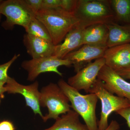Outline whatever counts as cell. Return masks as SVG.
<instances>
[{
    "label": "cell",
    "instance_id": "cell-1",
    "mask_svg": "<svg viewBox=\"0 0 130 130\" xmlns=\"http://www.w3.org/2000/svg\"><path fill=\"white\" fill-rule=\"evenodd\" d=\"M35 17L47 28L55 46L60 44L79 23L74 14L60 8L41 9Z\"/></svg>",
    "mask_w": 130,
    "mask_h": 130
},
{
    "label": "cell",
    "instance_id": "cell-2",
    "mask_svg": "<svg viewBox=\"0 0 130 130\" xmlns=\"http://www.w3.org/2000/svg\"><path fill=\"white\" fill-rule=\"evenodd\" d=\"M73 14L83 29L96 24L115 23L109 0H77Z\"/></svg>",
    "mask_w": 130,
    "mask_h": 130
},
{
    "label": "cell",
    "instance_id": "cell-3",
    "mask_svg": "<svg viewBox=\"0 0 130 130\" xmlns=\"http://www.w3.org/2000/svg\"><path fill=\"white\" fill-rule=\"evenodd\" d=\"M58 85L69 99L71 108L82 117L89 130H98L96 108L98 98L95 94L86 95L70 86L61 79Z\"/></svg>",
    "mask_w": 130,
    "mask_h": 130
},
{
    "label": "cell",
    "instance_id": "cell-4",
    "mask_svg": "<svg viewBox=\"0 0 130 130\" xmlns=\"http://www.w3.org/2000/svg\"><path fill=\"white\" fill-rule=\"evenodd\" d=\"M89 93L97 96L101 103V116L98 123V130H105L108 126V117L112 113L130 107L128 100L114 95L105 88L102 81L97 79Z\"/></svg>",
    "mask_w": 130,
    "mask_h": 130
},
{
    "label": "cell",
    "instance_id": "cell-5",
    "mask_svg": "<svg viewBox=\"0 0 130 130\" xmlns=\"http://www.w3.org/2000/svg\"><path fill=\"white\" fill-rule=\"evenodd\" d=\"M70 101L58 84L50 83L44 86L40 91V106L47 107L48 113L43 117L46 122L50 119L56 120L60 115L71 111Z\"/></svg>",
    "mask_w": 130,
    "mask_h": 130
},
{
    "label": "cell",
    "instance_id": "cell-6",
    "mask_svg": "<svg viewBox=\"0 0 130 130\" xmlns=\"http://www.w3.org/2000/svg\"><path fill=\"white\" fill-rule=\"evenodd\" d=\"M0 14L6 18L3 25L5 28L11 29L18 25L23 27L25 30L35 17V13L24 0L2 1L0 3Z\"/></svg>",
    "mask_w": 130,
    "mask_h": 130
},
{
    "label": "cell",
    "instance_id": "cell-7",
    "mask_svg": "<svg viewBox=\"0 0 130 130\" xmlns=\"http://www.w3.org/2000/svg\"><path fill=\"white\" fill-rule=\"evenodd\" d=\"M72 65L68 60L59 59L52 56L24 61L21 66L28 72L27 80L33 81L43 73L54 72L62 76L63 74L59 71L58 68L61 66L70 67Z\"/></svg>",
    "mask_w": 130,
    "mask_h": 130
},
{
    "label": "cell",
    "instance_id": "cell-8",
    "mask_svg": "<svg viewBox=\"0 0 130 130\" xmlns=\"http://www.w3.org/2000/svg\"><path fill=\"white\" fill-rule=\"evenodd\" d=\"M105 65L104 58L95 60L76 72L75 75L69 78L67 83L78 91L84 90L89 93L97 79L100 70Z\"/></svg>",
    "mask_w": 130,
    "mask_h": 130
},
{
    "label": "cell",
    "instance_id": "cell-9",
    "mask_svg": "<svg viewBox=\"0 0 130 130\" xmlns=\"http://www.w3.org/2000/svg\"><path fill=\"white\" fill-rule=\"evenodd\" d=\"M5 86L6 91L9 94H19L23 95L26 106L30 108L35 115H39L42 118L44 116L40 108V91L38 90V81H35L30 85H24L9 77Z\"/></svg>",
    "mask_w": 130,
    "mask_h": 130
},
{
    "label": "cell",
    "instance_id": "cell-10",
    "mask_svg": "<svg viewBox=\"0 0 130 130\" xmlns=\"http://www.w3.org/2000/svg\"><path fill=\"white\" fill-rule=\"evenodd\" d=\"M98 79L104 83L106 89L112 94L127 99L130 102V83L105 65L100 70Z\"/></svg>",
    "mask_w": 130,
    "mask_h": 130
},
{
    "label": "cell",
    "instance_id": "cell-11",
    "mask_svg": "<svg viewBox=\"0 0 130 130\" xmlns=\"http://www.w3.org/2000/svg\"><path fill=\"white\" fill-rule=\"evenodd\" d=\"M106 47L84 44L80 48L67 55L64 59L70 61L77 72L94 60L103 58Z\"/></svg>",
    "mask_w": 130,
    "mask_h": 130
},
{
    "label": "cell",
    "instance_id": "cell-12",
    "mask_svg": "<svg viewBox=\"0 0 130 130\" xmlns=\"http://www.w3.org/2000/svg\"><path fill=\"white\" fill-rule=\"evenodd\" d=\"M103 58L105 65L115 72L130 69V43L107 48Z\"/></svg>",
    "mask_w": 130,
    "mask_h": 130
},
{
    "label": "cell",
    "instance_id": "cell-13",
    "mask_svg": "<svg viewBox=\"0 0 130 130\" xmlns=\"http://www.w3.org/2000/svg\"><path fill=\"white\" fill-rule=\"evenodd\" d=\"M23 42L27 53L32 59L53 55L55 46L51 42L28 33L24 35Z\"/></svg>",
    "mask_w": 130,
    "mask_h": 130
},
{
    "label": "cell",
    "instance_id": "cell-14",
    "mask_svg": "<svg viewBox=\"0 0 130 130\" xmlns=\"http://www.w3.org/2000/svg\"><path fill=\"white\" fill-rule=\"evenodd\" d=\"M78 24L67 34L63 43L55 46L53 56L64 59L68 54L83 45V31L84 29Z\"/></svg>",
    "mask_w": 130,
    "mask_h": 130
},
{
    "label": "cell",
    "instance_id": "cell-15",
    "mask_svg": "<svg viewBox=\"0 0 130 130\" xmlns=\"http://www.w3.org/2000/svg\"><path fill=\"white\" fill-rule=\"evenodd\" d=\"M108 35L107 24H98L90 26L83 30V44L107 47Z\"/></svg>",
    "mask_w": 130,
    "mask_h": 130
},
{
    "label": "cell",
    "instance_id": "cell-16",
    "mask_svg": "<svg viewBox=\"0 0 130 130\" xmlns=\"http://www.w3.org/2000/svg\"><path fill=\"white\" fill-rule=\"evenodd\" d=\"M107 25L108 30L107 48L130 43V24L120 25L114 22Z\"/></svg>",
    "mask_w": 130,
    "mask_h": 130
},
{
    "label": "cell",
    "instance_id": "cell-17",
    "mask_svg": "<svg viewBox=\"0 0 130 130\" xmlns=\"http://www.w3.org/2000/svg\"><path fill=\"white\" fill-rule=\"evenodd\" d=\"M44 130H89L80 122L79 115L74 110L63 115L56 120L52 126Z\"/></svg>",
    "mask_w": 130,
    "mask_h": 130
},
{
    "label": "cell",
    "instance_id": "cell-18",
    "mask_svg": "<svg viewBox=\"0 0 130 130\" xmlns=\"http://www.w3.org/2000/svg\"><path fill=\"white\" fill-rule=\"evenodd\" d=\"M115 21L120 25L130 24V0H109Z\"/></svg>",
    "mask_w": 130,
    "mask_h": 130
},
{
    "label": "cell",
    "instance_id": "cell-19",
    "mask_svg": "<svg viewBox=\"0 0 130 130\" xmlns=\"http://www.w3.org/2000/svg\"><path fill=\"white\" fill-rule=\"evenodd\" d=\"M25 31L26 33L52 42L47 28L42 22L35 17L31 21Z\"/></svg>",
    "mask_w": 130,
    "mask_h": 130
},
{
    "label": "cell",
    "instance_id": "cell-20",
    "mask_svg": "<svg viewBox=\"0 0 130 130\" xmlns=\"http://www.w3.org/2000/svg\"><path fill=\"white\" fill-rule=\"evenodd\" d=\"M20 55V54H15L9 61L2 64L0 65V81L6 83L9 77L8 75V71L11 65Z\"/></svg>",
    "mask_w": 130,
    "mask_h": 130
},
{
    "label": "cell",
    "instance_id": "cell-21",
    "mask_svg": "<svg viewBox=\"0 0 130 130\" xmlns=\"http://www.w3.org/2000/svg\"><path fill=\"white\" fill-rule=\"evenodd\" d=\"M77 2V0H61L60 8L73 14L76 7Z\"/></svg>",
    "mask_w": 130,
    "mask_h": 130
},
{
    "label": "cell",
    "instance_id": "cell-22",
    "mask_svg": "<svg viewBox=\"0 0 130 130\" xmlns=\"http://www.w3.org/2000/svg\"><path fill=\"white\" fill-rule=\"evenodd\" d=\"M28 7L35 13L42 8L43 0H24Z\"/></svg>",
    "mask_w": 130,
    "mask_h": 130
},
{
    "label": "cell",
    "instance_id": "cell-23",
    "mask_svg": "<svg viewBox=\"0 0 130 130\" xmlns=\"http://www.w3.org/2000/svg\"><path fill=\"white\" fill-rule=\"evenodd\" d=\"M60 3L61 0H43L42 9L60 8Z\"/></svg>",
    "mask_w": 130,
    "mask_h": 130
},
{
    "label": "cell",
    "instance_id": "cell-24",
    "mask_svg": "<svg viewBox=\"0 0 130 130\" xmlns=\"http://www.w3.org/2000/svg\"><path fill=\"white\" fill-rule=\"evenodd\" d=\"M116 113L125 120L130 129V107L121 109Z\"/></svg>",
    "mask_w": 130,
    "mask_h": 130
},
{
    "label": "cell",
    "instance_id": "cell-25",
    "mask_svg": "<svg viewBox=\"0 0 130 130\" xmlns=\"http://www.w3.org/2000/svg\"><path fill=\"white\" fill-rule=\"evenodd\" d=\"M0 130H14V126L10 121H3L0 123Z\"/></svg>",
    "mask_w": 130,
    "mask_h": 130
},
{
    "label": "cell",
    "instance_id": "cell-26",
    "mask_svg": "<svg viewBox=\"0 0 130 130\" xmlns=\"http://www.w3.org/2000/svg\"><path fill=\"white\" fill-rule=\"evenodd\" d=\"M120 128V125L116 120H112L110 124L105 130H119Z\"/></svg>",
    "mask_w": 130,
    "mask_h": 130
},
{
    "label": "cell",
    "instance_id": "cell-27",
    "mask_svg": "<svg viewBox=\"0 0 130 130\" xmlns=\"http://www.w3.org/2000/svg\"><path fill=\"white\" fill-rule=\"evenodd\" d=\"M116 73L124 79L130 80V69L124 70Z\"/></svg>",
    "mask_w": 130,
    "mask_h": 130
},
{
    "label": "cell",
    "instance_id": "cell-28",
    "mask_svg": "<svg viewBox=\"0 0 130 130\" xmlns=\"http://www.w3.org/2000/svg\"><path fill=\"white\" fill-rule=\"evenodd\" d=\"M6 92V88L5 86L2 88H0V96L3 97V94ZM0 103H1V100H0Z\"/></svg>",
    "mask_w": 130,
    "mask_h": 130
},
{
    "label": "cell",
    "instance_id": "cell-29",
    "mask_svg": "<svg viewBox=\"0 0 130 130\" xmlns=\"http://www.w3.org/2000/svg\"><path fill=\"white\" fill-rule=\"evenodd\" d=\"M6 84V83H4V82H1V81H0V88H2V87H3L5 84Z\"/></svg>",
    "mask_w": 130,
    "mask_h": 130
},
{
    "label": "cell",
    "instance_id": "cell-30",
    "mask_svg": "<svg viewBox=\"0 0 130 130\" xmlns=\"http://www.w3.org/2000/svg\"><path fill=\"white\" fill-rule=\"evenodd\" d=\"M1 14H0V22H1Z\"/></svg>",
    "mask_w": 130,
    "mask_h": 130
},
{
    "label": "cell",
    "instance_id": "cell-31",
    "mask_svg": "<svg viewBox=\"0 0 130 130\" xmlns=\"http://www.w3.org/2000/svg\"><path fill=\"white\" fill-rule=\"evenodd\" d=\"M2 1H1V0H0V3H1V2H2Z\"/></svg>",
    "mask_w": 130,
    "mask_h": 130
}]
</instances>
